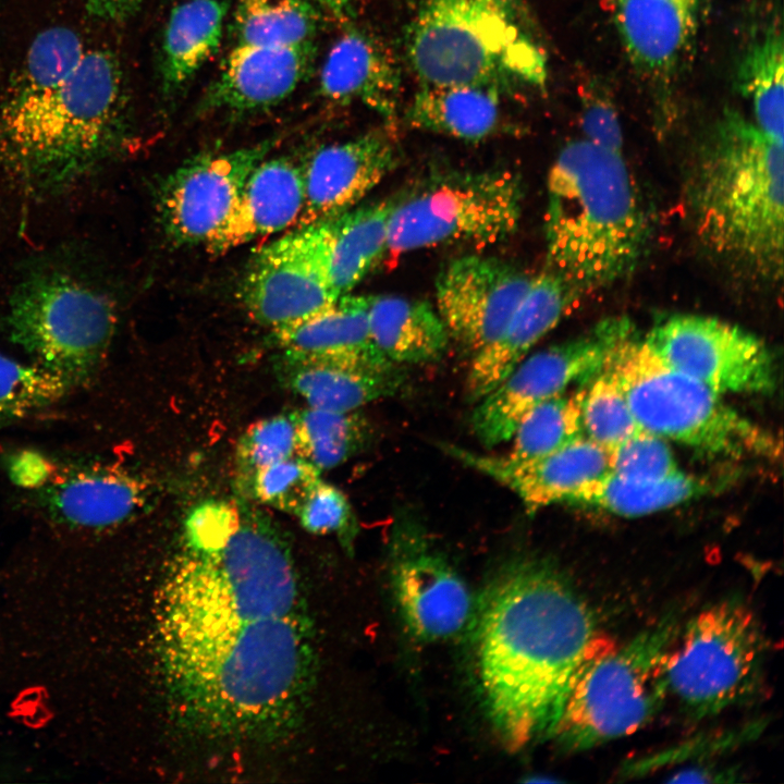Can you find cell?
<instances>
[{
  "label": "cell",
  "mask_w": 784,
  "mask_h": 784,
  "mask_svg": "<svg viewBox=\"0 0 784 784\" xmlns=\"http://www.w3.org/2000/svg\"><path fill=\"white\" fill-rule=\"evenodd\" d=\"M144 0H84L87 13L103 22L121 23L133 17Z\"/></svg>",
  "instance_id": "cell-47"
},
{
  "label": "cell",
  "mask_w": 784,
  "mask_h": 784,
  "mask_svg": "<svg viewBox=\"0 0 784 784\" xmlns=\"http://www.w3.org/2000/svg\"><path fill=\"white\" fill-rule=\"evenodd\" d=\"M278 373L307 406L354 412L395 394L404 382L399 365L353 358L301 357L283 354Z\"/></svg>",
  "instance_id": "cell-26"
},
{
  "label": "cell",
  "mask_w": 784,
  "mask_h": 784,
  "mask_svg": "<svg viewBox=\"0 0 784 784\" xmlns=\"http://www.w3.org/2000/svg\"><path fill=\"white\" fill-rule=\"evenodd\" d=\"M314 42L297 46L236 45L200 101V112L244 114L285 100L308 76Z\"/></svg>",
  "instance_id": "cell-21"
},
{
  "label": "cell",
  "mask_w": 784,
  "mask_h": 784,
  "mask_svg": "<svg viewBox=\"0 0 784 784\" xmlns=\"http://www.w3.org/2000/svg\"><path fill=\"white\" fill-rule=\"evenodd\" d=\"M399 162V148L383 131L321 146L304 166L305 205L295 228L332 220L359 205Z\"/></svg>",
  "instance_id": "cell-20"
},
{
  "label": "cell",
  "mask_w": 784,
  "mask_h": 784,
  "mask_svg": "<svg viewBox=\"0 0 784 784\" xmlns=\"http://www.w3.org/2000/svg\"><path fill=\"white\" fill-rule=\"evenodd\" d=\"M498 90L473 85L421 86L406 118L419 130L477 142L497 131L501 120Z\"/></svg>",
  "instance_id": "cell-30"
},
{
  "label": "cell",
  "mask_w": 784,
  "mask_h": 784,
  "mask_svg": "<svg viewBox=\"0 0 784 784\" xmlns=\"http://www.w3.org/2000/svg\"><path fill=\"white\" fill-rule=\"evenodd\" d=\"M584 390L583 433L611 452L641 428L635 420L614 376L603 369Z\"/></svg>",
  "instance_id": "cell-39"
},
{
  "label": "cell",
  "mask_w": 784,
  "mask_h": 784,
  "mask_svg": "<svg viewBox=\"0 0 784 784\" xmlns=\"http://www.w3.org/2000/svg\"><path fill=\"white\" fill-rule=\"evenodd\" d=\"M758 730V724L755 727L749 725L739 730L707 735L705 738H699L698 740H688L672 749H666L629 764L628 768L626 767V774H640L645 771H653L669 763L683 762L688 759L708 758L711 755L727 751L749 739Z\"/></svg>",
  "instance_id": "cell-45"
},
{
  "label": "cell",
  "mask_w": 784,
  "mask_h": 784,
  "mask_svg": "<svg viewBox=\"0 0 784 784\" xmlns=\"http://www.w3.org/2000/svg\"><path fill=\"white\" fill-rule=\"evenodd\" d=\"M394 204L357 205L331 220L330 279L339 297L351 293L388 250Z\"/></svg>",
  "instance_id": "cell-33"
},
{
  "label": "cell",
  "mask_w": 784,
  "mask_h": 784,
  "mask_svg": "<svg viewBox=\"0 0 784 784\" xmlns=\"http://www.w3.org/2000/svg\"><path fill=\"white\" fill-rule=\"evenodd\" d=\"M534 277L491 256L453 259L436 281V308L450 338L474 353L503 330Z\"/></svg>",
  "instance_id": "cell-18"
},
{
  "label": "cell",
  "mask_w": 784,
  "mask_h": 784,
  "mask_svg": "<svg viewBox=\"0 0 784 784\" xmlns=\"http://www.w3.org/2000/svg\"><path fill=\"white\" fill-rule=\"evenodd\" d=\"M158 644L177 713L207 735L270 738L305 703L314 649L304 614L158 633Z\"/></svg>",
  "instance_id": "cell-2"
},
{
  "label": "cell",
  "mask_w": 784,
  "mask_h": 784,
  "mask_svg": "<svg viewBox=\"0 0 784 784\" xmlns=\"http://www.w3.org/2000/svg\"><path fill=\"white\" fill-rule=\"evenodd\" d=\"M370 296H340L326 310L273 332L283 354L301 357L389 362L376 348L368 327Z\"/></svg>",
  "instance_id": "cell-29"
},
{
  "label": "cell",
  "mask_w": 784,
  "mask_h": 784,
  "mask_svg": "<svg viewBox=\"0 0 784 784\" xmlns=\"http://www.w3.org/2000/svg\"><path fill=\"white\" fill-rule=\"evenodd\" d=\"M296 455L319 471L332 469L359 453L371 438V427L362 414L307 406L294 413Z\"/></svg>",
  "instance_id": "cell-36"
},
{
  "label": "cell",
  "mask_w": 784,
  "mask_h": 784,
  "mask_svg": "<svg viewBox=\"0 0 784 784\" xmlns=\"http://www.w3.org/2000/svg\"><path fill=\"white\" fill-rule=\"evenodd\" d=\"M442 450L511 490L528 512L554 503H571L584 488L612 473L610 452L584 434L529 461L479 454L455 444H442Z\"/></svg>",
  "instance_id": "cell-19"
},
{
  "label": "cell",
  "mask_w": 784,
  "mask_h": 784,
  "mask_svg": "<svg viewBox=\"0 0 784 784\" xmlns=\"http://www.w3.org/2000/svg\"><path fill=\"white\" fill-rule=\"evenodd\" d=\"M665 364L722 393H767L775 365L765 343L743 328L699 315H674L642 340Z\"/></svg>",
  "instance_id": "cell-15"
},
{
  "label": "cell",
  "mask_w": 784,
  "mask_h": 784,
  "mask_svg": "<svg viewBox=\"0 0 784 784\" xmlns=\"http://www.w3.org/2000/svg\"><path fill=\"white\" fill-rule=\"evenodd\" d=\"M581 125L585 138L612 150L621 151L622 132L618 119L608 101L591 98L586 102Z\"/></svg>",
  "instance_id": "cell-46"
},
{
  "label": "cell",
  "mask_w": 784,
  "mask_h": 784,
  "mask_svg": "<svg viewBox=\"0 0 784 784\" xmlns=\"http://www.w3.org/2000/svg\"><path fill=\"white\" fill-rule=\"evenodd\" d=\"M523 189L505 170L438 176L395 200L388 250L402 254L453 243H499L518 226Z\"/></svg>",
  "instance_id": "cell-12"
},
{
  "label": "cell",
  "mask_w": 784,
  "mask_h": 784,
  "mask_svg": "<svg viewBox=\"0 0 784 784\" xmlns=\"http://www.w3.org/2000/svg\"><path fill=\"white\" fill-rule=\"evenodd\" d=\"M304 205V166L287 156L266 157L250 172L232 212L205 246L210 253H225L296 226Z\"/></svg>",
  "instance_id": "cell-24"
},
{
  "label": "cell",
  "mask_w": 784,
  "mask_h": 784,
  "mask_svg": "<svg viewBox=\"0 0 784 784\" xmlns=\"http://www.w3.org/2000/svg\"><path fill=\"white\" fill-rule=\"evenodd\" d=\"M331 220L298 226L258 249L238 285L247 315L273 332L332 306Z\"/></svg>",
  "instance_id": "cell-14"
},
{
  "label": "cell",
  "mask_w": 784,
  "mask_h": 784,
  "mask_svg": "<svg viewBox=\"0 0 784 784\" xmlns=\"http://www.w3.org/2000/svg\"><path fill=\"white\" fill-rule=\"evenodd\" d=\"M40 486L39 499L47 512L75 528L120 525L137 514L148 497L147 483L139 476L109 465L63 470Z\"/></svg>",
  "instance_id": "cell-25"
},
{
  "label": "cell",
  "mask_w": 784,
  "mask_h": 784,
  "mask_svg": "<svg viewBox=\"0 0 784 784\" xmlns=\"http://www.w3.org/2000/svg\"><path fill=\"white\" fill-rule=\"evenodd\" d=\"M321 24L307 0H238L233 26L237 45L285 47L314 42Z\"/></svg>",
  "instance_id": "cell-35"
},
{
  "label": "cell",
  "mask_w": 784,
  "mask_h": 784,
  "mask_svg": "<svg viewBox=\"0 0 784 784\" xmlns=\"http://www.w3.org/2000/svg\"><path fill=\"white\" fill-rule=\"evenodd\" d=\"M605 370L620 384L644 430L714 456L775 455V439L726 405L720 394L656 356L635 336Z\"/></svg>",
  "instance_id": "cell-10"
},
{
  "label": "cell",
  "mask_w": 784,
  "mask_h": 784,
  "mask_svg": "<svg viewBox=\"0 0 784 784\" xmlns=\"http://www.w3.org/2000/svg\"><path fill=\"white\" fill-rule=\"evenodd\" d=\"M319 90L332 102H360L391 117L401 93L400 68L376 37L348 30L333 44L323 61Z\"/></svg>",
  "instance_id": "cell-27"
},
{
  "label": "cell",
  "mask_w": 784,
  "mask_h": 784,
  "mask_svg": "<svg viewBox=\"0 0 784 784\" xmlns=\"http://www.w3.org/2000/svg\"><path fill=\"white\" fill-rule=\"evenodd\" d=\"M304 614L294 561L278 526L244 503L201 504L159 592L157 633Z\"/></svg>",
  "instance_id": "cell-4"
},
{
  "label": "cell",
  "mask_w": 784,
  "mask_h": 784,
  "mask_svg": "<svg viewBox=\"0 0 784 784\" xmlns=\"http://www.w3.org/2000/svg\"><path fill=\"white\" fill-rule=\"evenodd\" d=\"M368 327L379 353L399 366L438 359L450 339L436 307L403 296H370Z\"/></svg>",
  "instance_id": "cell-28"
},
{
  "label": "cell",
  "mask_w": 784,
  "mask_h": 784,
  "mask_svg": "<svg viewBox=\"0 0 784 784\" xmlns=\"http://www.w3.org/2000/svg\"><path fill=\"white\" fill-rule=\"evenodd\" d=\"M584 390L548 399L531 408L517 425L509 457L529 461L548 455L584 434L581 401Z\"/></svg>",
  "instance_id": "cell-38"
},
{
  "label": "cell",
  "mask_w": 784,
  "mask_h": 784,
  "mask_svg": "<svg viewBox=\"0 0 784 784\" xmlns=\"http://www.w3.org/2000/svg\"><path fill=\"white\" fill-rule=\"evenodd\" d=\"M10 338L70 388L96 373L115 332L118 303L96 266L78 253L26 261L5 317Z\"/></svg>",
  "instance_id": "cell-8"
},
{
  "label": "cell",
  "mask_w": 784,
  "mask_h": 784,
  "mask_svg": "<svg viewBox=\"0 0 784 784\" xmlns=\"http://www.w3.org/2000/svg\"><path fill=\"white\" fill-rule=\"evenodd\" d=\"M578 297L564 279L550 270L534 277L500 334L475 353L466 381L470 401L477 402L491 391L558 324Z\"/></svg>",
  "instance_id": "cell-23"
},
{
  "label": "cell",
  "mask_w": 784,
  "mask_h": 784,
  "mask_svg": "<svg viewBox=\"0 0 784 784\" xmlns=\"http://www.w3.org/2000/svg\"><path fill=\"white\" fill-rule=\"evenodd\" d=\"M682 191L706 260L732 287L775 292L783 279V143L727 110L690 151Z\"/></svg>",
  "instance_id": "cell-3"
},
{
  "label": "cell",
  "mask_w": 784,
  "mask_h": 784,
  "mask_svg": "<svg viewBox=\"0 0 784 784\" xmlns=\"http://www.w3.org/2000/svg\"><path fill=\"white\" fill-rule=\"evenodd\" d=\"M296 516L307 531L338 535L347 546L356 532L355 516L346 495L322 479Z\"/></svg>",
  "instance_id": "cell-44"
},
{
  "label": "cell",
  "mask_w": 784,
  "mask_h": 784,
  "mask_svg": "<svg viewBox=\"0 0 784 784\" xmlns=\"http://www.w3.org/2000/svg\"><path fill=\"white\" fill-rule=\"evenodd\" d=\"M72 28L53 26L33 40L19 72L11 78L3 101L16 102L57 87L76 70L85 52Z\"/></svg>",
  "instance_id": "cell-37"
},
{
  "label": "cell",
  "mask_w": 784,
  "mask_h": 784,
  "mask_svg": "<svg viewBox=\"0 0 784 784\" xmlns=\"http://www.w3.org/2000/svg\"><path fill=\"white\" fill-rule=\"evenodd\" d=\"M765 641L752 611L727 599L679 628L667 653V697L694 720L707 719L751 697L761 682Z\"/></svg>",
  "instance_id": "cell-11"
},
{
  "label": "cell",
  "mask_w": 784,
  "mask_h": 784,
  "mask_svg": "<svg viewBox=\"0 0 784 784\" xmlns=\"http://www.w3.org/2000/svg\"><path fill=\"white\" fill-rule=\"evenodd\" d=\"M70 387L59 377L0 353V413L19 415L42 407L63 395Z\"/></svg>",
  "instance_id": "cell-42"
},
{
  "label": "cell",
  "mask_w": 784,
  "mask_h": 784,
  "mask_svg": "<svg viewBox=\"0 0 784 784\" xmlns=\"http://www.w3.org/2000/svg\"><path fill=\"white\" fill-rule=\"evenodd\" d=\"M740 54L737 83L749 99L754 122L771 138L783 143L784 44L780 16L773 10L755 25Z\"/></svg>",
  "instance_id": "cell-31"
},
{
  "label": "cell",
  "mask_w": 784,
  "mask_h": 784,
  "mask_svg": "<svg viewBox=\"0 0 784 784\" xmlns=\"http://www.w3.org/2000/svg\"><path fill=\"white\" fill-rule=\"evenodd\" d=\"M405 51L421 86L502 95L544 87L548 57L526 0H419Z\"/></svg>",
  "instance_id": "cell-7"
},
{
  "label": "cell",
  "mask_w": 784,
  "mask_h": 784,
  "mask_svg": "<svg viewBox=\"0 0 784 784\" xmlns=\"http://www.w3.org/2000/svg\"><path fill=\"white\" fill-rule=\"evenodd\" d=\"M471 620L480 693L498 736L514 751L548 739L597 634L590 608L555 566L523 556L501 568Z\"/></svg>",
  "instance_id": "cell-1"
},
{
  "label": "cell",
  "mask_w": 784,
  "mask_h": 784,
  "mask_svg": "<svg viewBox=\"0 0 784 784\" xmlns=\"http://www.w3.org/2000/svg\"><path fill=\"white\" fill-rule=\"evenodd\" d=\"M274 145L198 155L170 173L157 192L158 221L175 246L206 245L232 212L254 168Z\"/></svg>",
  "instance_id": "cell-16"
},
{
  "label": "cell",
  "mask_w": 784,
  "mask_h": 784,
  "mask_svg": "<svg viewBox=\"0 0 784 784\" xmlns=\"http://www.w3.org/2000/svg\"><path fill=\"white\" fill-rule=\"evenodd\" d=\"M326 11L341 22L348 21L353 14V8L350 0H307Z\"/></svg>",
  "instance_id": "cell-48"
},
{
  "label": "cell",
  "mask_w": 784,
  "mask_h": 784,
  "mask_svg": "<svg viewBox=\"0 0 784 784\" xmlns=\"http://www.w3.org/2000/svg\"><path fill=\"white\" fill-rule=\"evenodd\" d=\"M612 473L633 479H661L678 471L665 439L640 429L610 452Z\"/></svg>",
  "instance_id": "cell-43"
},
{
  "label": "cell",
  "mask_w": 784,
  "mask_h": 784,
  "mask_svg": "<svg viewBox=\"0 0 784 784\" xmlns=\"http://www.w3.org/2000/svg\"><path fill=\"white\" fill-rule=\"evenodd\" d=\"M705 0H612L615 25L636 66L662 88L681 70Z\"/></svg>",
  "instance_id": "cell-22"
},
{
  "label": "cell",
  "mask_w": 784,
  "mask_h": 784,
  "mask_svg": "<svg viewBox=\"0 0 784 784\" xmlns=\"http://www.w3.org/2000/svg\"><path fill=\"white\" fill-rule=\"evenodd\" d=\"M127 110L117 56L87 50L62 84L21 101H2L0 161L27 194H61L123 146Z\"/></svg>",
  "instance_id": "cell-5"
},
{
  "label": "cell",
  "mask_w": 784,
  "mask_h": 784,
  "mask_svg": "<svg viewBox=\"0 0 784 784\" xmlns=\"http://www.w3.org/2000/svg\"><path fill=\"white\" fill-rule=\"evenodd\" d=\"M294 413L259 419L248 426L237 441V481L248 493L254 476L262 468L296 455Z\"/></svg>",
  "instance_id": "cell-40"
},
{
  "label": "cell",
  "mask_w": 784,
  "mask_h": 784,
  "mask_svg": "<svg viewBox=\"0 0 784 784\" xmlns=\"http://www.w3.org/2000/svg\"><path fill=\"white\" fill-rule=\"evenodd\" d=\"M228 4L185 0L172 9L162 42V86L181 89L218 50Z\"/></svg>",
  "instance_id": "cell-32"
},
{
  "label": "cell",
  "mask_w": 784,
  "mask_h": 784,
  "mask_svg": "<svg viewBox=\"0 0 784 784\" xmlns=\"http://www.w3.org/2000/svg\"><path fill=\"white\" fill-rule=\"evenodd\" d=\"M547 195V270L579 296L632 275L648 223L621 151L585 137L568 143L550 168Z\"/></svg>",
  "instance_id": "cell-6"
},
{
  "label": "cell",
  "mask_w": 784,
  "mask_h": 784,
  "mask_svg": "<svg viewBox=\"0 0 784 784\" xmlns=\"http://www.w3.org/2000/svg\"><path fill=\"white\" fill-rule=\"evenodd\" d=\"M679 628L678 616L669 613L624 644L596 634L549 739L566 751H585L649 723L667 698L665 662Z\"/></svg>",
  "instance_id": "cell-9"
},
{
  "label": "cell",
  "mask_w": 784,
  "mask_h": 784,
  "mask_svg": "<svg viewBox=\"0 0 784 784\" xmlns=\"http://www.w3.org/2000/svg\"><path fill=\"white\" fill-rule=\"evenodd\" d=\"M320 474L309 462L295 455L260 469L248 493L264 505L297 515L320 482Z\"/></svg>",
  "instance_id": "cell-41"
},
{
  "label": "cell",
  "mask_w": 784,
  "mask_h": 784,
  "mask_svg": "<svg viewBox=\"0 0 784 784\" xmlns=\"http://www.w3.org/2000/svg\"><path fill=\"white\" fill-rule=\"evenodd\" d=\"M391 549L393 593L409 633L426 642L458 634L474 613L462 577L409 522L394 530Z\"/></svg>",
  "instance_id": "cell-17"
},
{
  "label": "cell",
  "mask_w": 784,
  "mask_h": 784,
  "mask_svg": "<svg viewBox=\"0 0 784 784\" xmlns=\"http://www.w3.org/2000/svg\"><path fill=\"white\" fill-rule=\"evenodd\" d=\"M705 481L677 471L661 479H633L616 474L587 486L571 503L584 504L610 513L636 517L673 507L703 494Z\"/></svg>",
  "instance_id": "cell-34"
},
{
  "label": "cell",
  "mask_w": 784,
  "mask_h": 784,
  "mask_svg": "<svg viewBox=\"0 0 784 784\" xmlns=\"http://www.w3.org/2000/svg\"><path fill=\"white\" fill-rule=\"evenodd\" d=\"M635 333L627 317H609L590 330L522 359L476 402L471 428L487 448L510 441L522 418L580 379L598 375Z\"/></svg>",
  "instance_id": "cell-13"
}]
</instances>
